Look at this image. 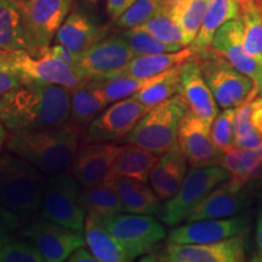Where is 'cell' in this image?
Segmentation results:
<instances>
[{"label": "cell", "instance_id": "1", "mask_svg": "<svg viewBox=\"0 0 262 262\" xmlns=\"http://www.w3.org/2000/svg\"><path fill=\"white\" fill-rule=\"evenodd\" d=\"M71 93L60 85L25 83L0 96V120L11 133L62 125L71 116Z\"/></svg>", "mask_w": 262, "mask_h": 262}, {"label": "cell", "instance_id": "2", "mask_svg": "<svg viewBox=\"0 0 262 262\" xmlns=\"http://www.w3.org/2000/svg\"><path fill=\"white\" fill-rule=\"evenodd\" d=\"M79 135L80 127L71 122L48 129L16 131L9 136L6 148L40 171L55 173L72 165Z\"/></svg>", "mask_w": 262, "mask_h": 262}, {"label": "cell", "instance_id": "3", "mask_svg": "<svg viewBox=\"0 0 262 262\" xmlns=\"http://www.w3.org/2000/svg\"><path fill=\"white\" fill-rule=\"evenodd\" d=\"M187 111L183 97L175 95L150 108L123 140L159 156L170 152L179 147V124Z\"/></svg>", "mask_w": 262, "mask_h": 262}, {"label": "cell", "instance_id": "4", "mask_svg": "<svg viewBox=\"0 0 262 262\" xmlns=\"http://www.w3.org/2000/svg\"><path fill=\"white\" fill-rule=\"evenodd\" d=\"M44 179L27 160L0 156V204L22 217L35 214L41 206Z\"/></svg>", "mask_w": 262, "mask_h": 262}, {"label": "cell", "instance_id": "5", "mask_svg": "<svg viewBox=\"0 0 262 262\" xmlns=\"http://www.w3.org/2000/svg\"><path fill=\"white\" fill-rule=\"evenodd\" d=\"M229 178V172L221 165L192 166L178 193L163 204L158 217L170 227L178 226L186 221L195 206L212 189Z\"/></svg>", "mask_w": 262, "mask_h": 262}, {"label": "cell", "instance_id": "6", "mask_svg": "<svg viewBox=\"0 0 262 262\" xmlns=\"http://www.w3.org/2000/svg\"><path fill=\"white\" fill-rule=\"evenodd\" d=\"M79 185L72 173L58 171L50 176L42 189L41 217L83 232L86 214L80 203Z\"/></svg>", "mask_w": 262, "mask_h": 262}, {"label": "cell", "instance_id": "7", "mask_svg": "<svg viewBox=\"0 0 262 262\" xmlns=\"http://www.w3.org/2000/svg\"><path fill=\"white\" fill-rule=\"evenodd\" d=\"M196 57L219 107L222 110L233 108L244 102L254 88V80L250 77L211 50L196 55Z\"/></svg>", "mask_w": 262, "mask_h": 262}, {"label": "cell", "instance_id": "8", "mask_svg": "<svg viewBox=\"0 0 262 262\" xmlns=\"http://www.w3.org/2000/svg\"><path fill=\"white\" fill-rule=\"evenodd\" d=\"M28 52L37 54L50 47L70 15L73 0H19Z\"/></svg>", "mask_w": 262, "mask_h": 262}, {"label": "cell", "instance_id": "9", "mask_svg": "<svg viewBox=\"0 0 262 262\" xmlns=\"http://www.w3.org/2000/svg\"><path fill=\"white\" fill-rule=\"evenodd\" d=\"M10 58L25 83L39 81L60 85L73 91L86 81L73 68L52 55L49 48L37 54H31L27 50L10 51Z\"/></svg>", "mask_w": 262, "mask_h": 262}, {"label": "cell", "instance_id": "10", "mask_svg": "<svg viewBox=\"0 0 262 262\" xmlns=\"http://www.w3.org/2000/svg\"><path fill=\"white\" fill-rule=\"evenodd\" d=\"M248 229L219 242L203 244L169 243L153 261L166 262H241L247 254Z\"/></svg>", "mask_w": 262, "mask_h": 262}, {"label": "cell", "instance_id": "11", "mask_svg": "<svg viewBox=\"0 0 262 262\" xmlns=\"http://www.w3.org/2000/svg\"><path fill=\"white\" fill-rule=\"evenodd\" d=\"M152 107L141 103L133 96L117 101L103 110L89 124L88 142L123 141Z\"/></svg>", "mask_w": 262, "mask_h": 262}, {"label": "cell", "instance_id": "12", "mask_svg": "<svg viewBox=\"0 0 262 262\" xmlns=\"http://www.w3.org/2000/svg\"><path fill=\"white\" fill-rule=\"evenodd\" d=\"M135 57L122 35L101 39L78 57L77 73L89 79L114 77Z\"/></svg>", "mask_w": 262, "mask_h": 262}, {"label": "cell", "instance_id": "13", "mask_svg": "<svg viewBox=\"0 0 262 262\" xmlns=\"http://www.w3.org/2000/svg\"><path fill=\"white\" fill-rule=\"evenodd\" d=\"M22 235L35 245L47 262L67 261L75 249L86 245L81 231H74L44 217L25 227Z\"/></svg>", "mask_w": 262, "mask_h": 262}, {"label": "cell", "instance_id": "14", "mask_svg": "<svg viewBox=\"0 0 262 262\" xmlns=\"http://www.w3.org/2000/svg\"><path fill=\"white\" fill-rule=\"evenodd\" d=\"M210 127L191 111H187L180 120L179 148L191 166L220 165L222 152L212 141Z\"/></svg>", "mask_w": 262, "mask_h": 262}, {"label": "cell", "instance_id": "15", "mask_svg": "<svg viewBox=\"0 0 262 262\" xmlns=\"http://www.w3.org/2000/svg\"><path fill=\"white\" fill-rule=\"evenodd\" d=\"M101 224L124 243L140 248L148 254L153 247L165 238V229L153 215L119 214L101 219Z\"/></svg>", "mask_w": 262, "mask_h": 262}, {"label": "cell", "instance_id": "16", "mask_svg": "<svg viewBox=\"0 0 262 262\" xmlns=\"http://www.w3.org/2000/svg\"><path fill=\"white\" fill-rule=\"evenodd\" d=\"M125 145L113 142H88L78 150L72 163V175L83 187H93L107 178Z\"/></svg>", "mask_w": 262, "mask_h": 262}, {"label": "cell", "instance_id": "17", "mask_svg": "<svg viewBox=\"0 0 262 262\" xmlns=\"http://www.w3.org/2000/svg\"><path fill=\"white\" fill-rule=\"evenodd\" d=\"M248 219L243 216L191 221L171 229L168 242L178 244L212 243L241 233L248 229Z\"/></svg>", "mask_w": 262, "mask_h": 262}, {"label": "cell", "instance_id": "18", "mask_svg": "<svg viewBox=\"0 0 262 262\" xmlns=\"http://www.w3.org/2000/svg\"><path fill=\"white\" fill-rule=\"evenodd\" d=\"M179 94L185 100L188 111L211 125L219 114V104L204 79L196 55L182 64Z\"/></svg>", "mask_w": 262, "mask_h": 262}, {"label": "cell", "instance_id": "19", "mask_svg": "<svg viewBox=\"0 0 262 262\" xmlns=\"http://www.w3.org/2000/svg\"><path fill=\"white\" fill-rule=\"evenodd\" d=\"M243 187L244 186H239L229 179L220 183L195 206L186 219V222L232 217L238 214L249 203Z\"/></svg>", "mask_w": 262, "mask_h": 262}, {"label": "cell", "instance_id": "20", "mask_svg": "<svg viewBox=\"0 0 262 262\" xmlns=\"http://www.w3.org/2000/svg\"><path fill=\"white\" fill-rule=\"evenodd\" d=\"M215 54L225 57L228 62L255 80L256 75L262 67L253 57L249 56L245 51L243 42V26L239 16L221 26L212 38L210 49Z\"/></svg>", "mask_w": 262, "mask_h": 262}, {"label": "cell", "instance_id": "21", "mask_svg": "<svg viewBox=\"0 0 262 262\" xmlns=\"http://www.w3.org/2000/svg\"><path fill=\"white\" fill-rule=\"evenodd\" d=\"M84 235L88 248L98 262H129L145 255L140 248L126 244L111 233L100 220L86 216Z\"/></svg>", "mask_w": 262, "mask_h": 262}, {"label": "cell", "instance_id": "22", "mask_svg": "<svg viewBox=\"0 0 262 262\" xmlns=\"http://www.w3.org/2000/svg\"><path fill=\"white\" fill-rule=\"evenodd\" d=\"M106 28L100 27L94 18L83 10H74L58 29L57 44L63 45L72 54L79 57L93 45L103 39Z\"/></svg>", "mask_w": 262, "mask_h": 262}, {"label": "cell", "instance_id": "23", "mask_svg": "<svg viewBox=\"0 0 262 262\" xmlns=\"http://www.w3.org/2000/svg\"><path fill=\"white\" fill-rule=\"evenodd\" d=\"M187 175V159L175 148L159 157L149 173V186L160 201H168L178 193Z\"/></svg>", "mask_w": 262, "mask_h": 262}, {"label": "cell", "instance_id": "24", "mask_svg": "<svg viewBox=\"0 0 262 262\" xmlns=\"http://www.w3.org/2000/svg\"><path fill=\"white\" fill-rule=\"evenodd\" d=\"M112 181L122 203L123 210L131 214L158 216L162 203L147 182L127 178L104 179Z\"/></svg>", "mask_w": 262, "mask_h": 262}, {"label": "cell", "instance_id": "25", "mask_svg": "<svg viewBox=\"0 0 262 262\" xmlns=\"http://www.w3.org/2000/svg\"><path fill=\"white\" fill-rule=\"evenodd\" d=\"M238 16V0H208L201 29L189 48L196 55L204 54L210 49L212 38L217 29Z\"/></svg>", "mask_w": 262, "mask_h": 262}, {"label": "cell", "instance_id": "26", "mask_svg": "<svg viewBox=\"0 0 262 262\" xmlns=\"http://www.w3.org/2000/svg\"><path fill=\"white\" fill-rule=\"evenodd\" d=\"M195 52L191 48H183L175 52H162V54H150L135 56L122 71L118 72L114 77L127 75L135 78H150L157 74L182 64L195 56ZM112 78V77H111Z\"/></svg>", "mask_w": 262, "mask_h": 262}, {"label": "cell", "instance_id": "27", "mask_svg": "<svg viewBox=\"0 0 262 262\" xmlns=\"http://www.w3.org/2000/svg\"><path fill=\"white\" fill-rule=\"evenodd\" d=\"M107 106L100 84L95 79L86 80L71 93L70 122L79 127L89 125Z\"/></svg>", "mask_w": 262, "mask_h": 262}, {"label": "cell", "instance_id": "28", "mask_svg": "<svg viewBox=\"0 0 262 262\" xmlns=\"http://www.w3.org/2000/svg\"><path fill=\"white\" fill-rule=\"evenodd\" d=\"M157 160L158 155L156 153L127 143L113 163L106 179L127 178L148 183L150 170L155 166Z\"/></svg>", "mask_w": 262, "mask_h": 262}, {"label": "cell", "instance_id": "29", "mask_svg": "<svg viewBox=\"0 0 262 262\" xmlns=\"http://www.w3.org/2000/svg\"><path fill=\"white\" fill-rule=\"evenodd\" d=\"M0 49L28 50L19 0H0Z\"/></svg>", "mask_w": 262, "mask_h": 262}, {"label": "cell", "instance_id": "30", "mask_svg": "<svg viewBox=\"0 0 262 262\" xmlns=\"http://www.w3.org/2000/svg\"><path fill=\"white\" fill-rule=\"evenodd\" d=\"M80 203L86 216L97 220L124 211L116 188L110 180H103L93 187H84L80 193Z\"/></svg>", "mask_w": 262, "mask_h": 262}, {"label": "cell", "instance_id": "31", "mask_svg": "<svg viewBox=\"0 0 262 262\" xmlns=\"http://www.w3.org/2000/svg\"><path fill=\"white\" fill-rule=\"evenodd\" d=\"M220 165L229 172L231 181L245 186L262 170V146L255 149L234 147L222 153Z\"/></svg>", "mask_w": 262, "mask_h": 262}, {"label": "cell", "instance_id": "32", "mask_svg": "<svg viewBox=\"0 0 262 262\" xmlns=\"http://www.w3.org/2000/svg\"><path fill=\"white\" fill-rule=\"evenodd\" d=\"M238 5L245 51L262 66V3L260 0H238Z\"/></svg>", "mask_w": 262, "mask_h": 262}, {"label": "cell", "instance_id": "33", "mask_svg": "<svg viewBox=\"0 0 262 262\" xmlns=\"http://www.w3.org/2000/svg\"><path fill=\"white\" fill-rule=\"evenodd\" d=\"M182 64L175 66L163 73L157 74L152 83L133 95V97L146 106L153 107L178 95L181 86Z\"/></svg>", "mask_w": 262, "mask_h": 262}, {"label": "cell", "instance_id": "34", "mask_svg": "<svg viewBox=\"0 0 262 262\" xmlns=\"http://www.w3.org/2000/svg\"><path fill=\"white\" fill-rule=\"evenodd\" d=\"M178 19L183 32L185 45L189 47L201 29L208 0H164Z\"/></svg>", "mask_w": 262, "mask_h": 262}, {"label": "cell", "instance_id": "35", "mask_svg": "<svg viewBox=\"0 0 262 262\" xmlns=\"http://www.w3.org/2000/svg\"><path fill=\"white\" fill-rule=\"evenodd\" d=\"M141 31L148 32L153 37L158 38L159 40L168 44L180 45L185 48V38H183V32L180 27L178 19L169 9V6L163 3V5L158 9V11L150 17L145 24L135 27Z\"/></svg>", "mask_w": 262, "mask_h": 262}, {"label": "cell", "instance_id": "36", "mask_svg": "<svg viewBox=\"0 0 262 262\" xmlns=\"http://www.w3.org/2000/svg\"><path fill=\"white\" fill-rule=\"evenodd\" d=\"M155 77L150 78H135L127 75H119V77L103 78V79H95L100 84L108 104H112L117 101L131 97L133 95L139 93L147 85L155 80Z\"/></svg>", "mask_w": 262, "mask_h": 262}, {"label": "cell", "instance_id": "37", "mask_svg": "<svg viewBox=\"0 0 262 262\" xmlns=\"http://www.w3.org/2000/svg\"><path fill=\"white\" fill-rule=\"evenodd\" d=\"M122 37L125 39L135 56L150 54H162V52H175L183 49L180 45L168 44L153 37L148 32L141 31L137 28H129L122 33Z\"/></svg>", "mask_w": 262, "mask_h": 262}, {"label": "cell", "instance_id": "38", "mask_svg": "<svg viewBox=\"0 0 262 262\" xmlns=\"http://www.w3.org/2000/svg\"><path fill=\"white\" fill-rule=\"evenodd\" d=\"M234 117L235 107L225 108L211 124L210 133L214 143L222 153L234 148Z\"/></svg>", "mask_w": 262, "mask_h": 262}, {"label": "cell", "instance_id": "39", "mask_svg": "<svg viewBox=\"0 0 262 262\" xmlns=\"http://www.w3.org/2000/svg\"><path fill=\"white\" fill-rule=\"evenodd\" d=\"M164 0H137L116 21L119 28H135L152 17L163 5Z\"/></svg>", "mask_w": 262, "mask_h": 262}, {"label": "cell", "instance_id": "40", "mask_svg": "<svg viewBox=\"0 0 262 262\" xmlns=\"http://www.w3.org/2000/svg\"><path fill=\"white\" fill-rule=\"evenodd\" d=\"M40 251L31 241H14L9 238L0 251V262H44Z\"/></svg>", "mask_w": 262, "mask_h": 262}, {"label": "cell", "instance_id": "41", "mask_svg": "<svg viewBox=\"0 0 262 262\" xmlns=\"http://www.w3.org/2000/svg\"><path fill=\"white\" fill-rule=\"evenodd\" d=\"M25 84L12 66L10 51L0 49V96Z\"/></svg>", "mask_w": 262, "mask_h": 262}, {"label": "cell", "instance_id": "42", "mask_svg": "<svg viewBox=\"0 0 262 262\" xmlns=\"http://www.w3.org/2000/svg\"><path fill=\"white\" fill-rule=\"evenodd\" d=\"M24 219L25 217L0 204V233L8 234L10 232L22 228L25 225Z\"/></svg>", "mask_w": 262, "mask_h": 262}, {"label": "cell", "instance_id": "43", "mask_svg": "<svg viewBox=\"0 0 262 262\" xmlns=\"http://www.w3.org/2000/svg\"><path fill=\"white\" fill-rule=\"evenodd\" d=\"M136 2L137 0H107L106 11L110 18L116 22Z\"/></svg>", "mask_w": 262, "mask_h": 262}, {"label": "cell", "instance_id": "44", "mask_svg": "<svg viewBox=\"0 0 262 262\" xmlns=\"http://www.w3.org/2000/svg\"><path fill=\"white\" fill-rule=\"evenodd\" d=\"M251 260L255 262H262V208H260L256 219L255 227V253Z\"/></svg>", "mask_w": 262, "mask_h": 262}, {"label": "cell", "instance_id": "45", "mask_svg": "<svg viewBox=\"0 0 262 262\" xmlns=\"http://www.w3.org/2000/svg\"><path fill=\"white\" fill-rule=\"evenodd\" d=\"M251 124L255 130L262 136V95H256L253 98V112H251Z\"/></svg>", "mask_w": 262, "mask_h": 262}, {"label": "cell", "instance_id": "46", "mask_svg": "<svg viewBox=\"0 0 262 262\" xmlns=\"http://www.w3.org/2000/svg\"><path fill=\"white\" fill-rule=\"evenodd\" d=\"M67 261L70 262H98L96 256L91 253L90 249H86L84 247H80L75 249L70 255V257L67 258Z\"/></svg>", "mask_w": 262, "mask_h": 262}, {"label": "cell", "instance_id": "47", "mask_svg": "<svg viewBox=\"0 0 262 262\" xmlns=\"http://www.w3.org/2000/svg\"><path fill=\"white\" fill-rule=\"evenodd\" d=\"M6 140H8V134H6L5 125L3 124L2 120H0V155H2V150L4 148Z\"/></svg>", "mask_w": 262, "mask_h": 262}, {"label": "cell", "instance_id": "48", "mask_svg": "<svg viewBox=\"0 0 262 262\" xmlns=\"http://www.w3.org/2000/svg\"><path fill=\"white\" fill-rule=\"evenodd\" d=\"M254 85L258 90V95H262V67L260 68V71H258L256 78H255Z\"/></svg>", "mask_w": 262, "mask_h": 262}, {"label": "cell", "instance_id": "49", "mask_svg": "<svg viewBox=\"0 0 262 262\" xmlns=\"http://www.w3.org/2000/svg\"><path fill=\"white\" fill-rule=\"evenodd\" d=\"M10 237L8 234H5V233H0V251H2V248H3V245H4V243L6 241H8Z\"/></svg>", "mask_w": 262, "mask_h": 262}, {"label": "cell", "instance_id": "50", "mask_svg": "<svg viewBox=\"0 0 262 262\" xmlns=\"http://www.w3.org/2000/svg\"><path fill=\"white\" fill-rule=\"evenodd\" d=\"M88 2H90V3H94V4H95V3L100 2V0H88Z\"/></svg>", "mask_w": 262, "mask_h": 262}, {"label": "cell", "instance_id": "51", "mask_svg": "<svg viewBox=\"0 0 262 262\" xmlns=\"http://www.w3.org/2000/svg\"><path fill=\"white\" fill-rule=\"evenodd\" d=\"M260 2H261V3H262V0H260Z\"/></svg>", "mask_w": 262, "mask_h": 262}]
</instances>
